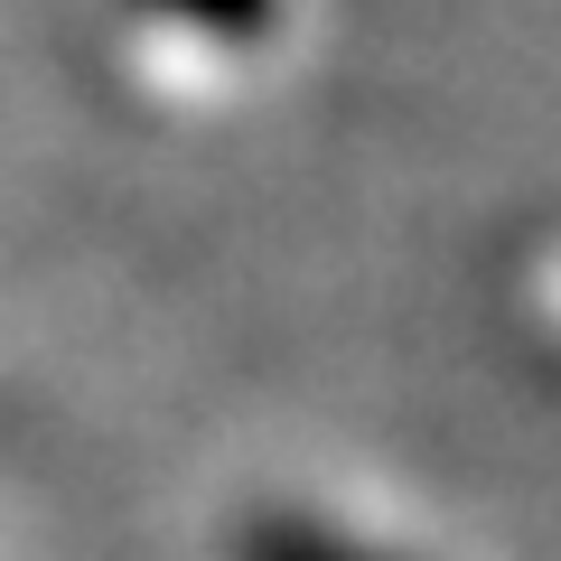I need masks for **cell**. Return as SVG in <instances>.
I'll use <instances>...</instances> for the list:
<instances>
[{
  "label": "cell",
  "mask_w": 561,
  "mask_h": 561,
  "mask_svg": "<svg viewBox=\"0 0 561 561\" xmlns=\"http://www.w3.org/2000/svg\"><path fill=\"white\" fill-rule=\"evenodd\" d=\"M140 10H160V20L197 28V38H216V47H253L280 0H140Z\"/></svg>",
  "instance_id": "obj_2"
},
{
  "label": "cell",
  "mask_w": 561,
  "mask_h": 561,
  "mask_svg": "<svg viewBox=\"0 0 561 561\" xmlns=\"http://www.w3.org/2000/svg\"><path fill=\"white\" fill-rule=\"evenodd\" d=\"M234 561H402V552H375V542H356L346 524L300 515V505H262V515H243Z\"/></svg>",
  "instance_id": "obj_1"
}]
</instances>
